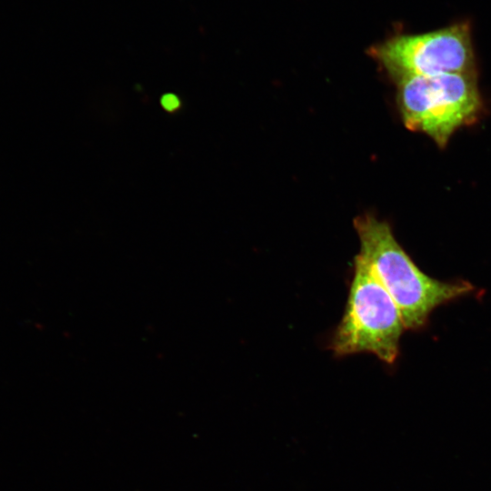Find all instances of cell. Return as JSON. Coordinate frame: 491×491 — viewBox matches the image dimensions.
I'll use <instances>...</instances> for the list:
<instances>
[{
    "label": "cell",
    "instance_id": "obj_1",
    "mask_svg": "<svg viewBox=\"0 0 491 491\" xmlns=\"http://www.w3.org/2000/svg\"><path fill=\"white\" fill-rule=\"evenodd\" d=\"M358 255L396 304L406 329L422 326L436 306L472 290L466 282L446 283L421 271L396 239L387 222L366 214L354 219Z\"/></svg>",
    "mask_w": 491,
    "mask_h": 491
},
{
    "label": "cell",
    "instance_id": "obj_2",
    "mask_svg": "<svg viewBox=\"0 0 491 491\" xmlns=\"http://www.w3.org/2000/svg\"><path fill=\"white\" fill-rule=\"evenodd\" d=\"M404 329L396 304L357 254L346 305L332 335L330 349L336 356L369 353L393 364Z\"/></svg>",
    "mask_w": 491,
    "mask_h": 491
},
{
    "label": "cell",
    "instance_id": "obj_3",
    "mask_svg": "<svg viewBox=\"0 0 491 491\" xmlns=\"http://www.w3.org/2000/svg\"><path fill=\"white\" fill-rule=\"evenodd\" d=\"M405 125L444 147L482 109L476 73L406 76L394 80Z\"/></svg>",
    "mask_w": 491,
    "mask_h": 491
},
{
    "label": "cell",
    "instance_id": "obj_4",
    "mask_svg": "<svg viewBox=\"0 0 491 491\" xmlns=\"http://www.w3.org/2000/svg\"><path fill=\"white\" fill-rule=\"evenodd\" d=\"M393 80L406 76L476 73V58L468 22L437 30L396 35L370 49Z\"/></svg>",
    "mask_w": 491,
    "mask_h": 491
},
{
    "label": "cell",
    "instance_id": "obj_5",
    "mask_svg": "<svg viewBox=\"0 0 491 491\" xmlns=\"http://www.w3.org/2000/svg\"><path fill=\"white\" fill-rule=\"evenodd\" d=\"M177 105H178V102H177V99L175 97V98H171V97H165L164 98V102H163V105L168 109H175V107H177Z\"/></svg>",
    "mask_w": 491,
    "mask_h": 491
}]
</instances>
